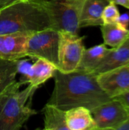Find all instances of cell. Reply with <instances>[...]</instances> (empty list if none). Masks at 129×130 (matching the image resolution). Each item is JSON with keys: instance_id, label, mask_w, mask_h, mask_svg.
Wrapping results in <instances>:
<instances>
[{"instance_id": "ba28073f", "label": "cell", "mask_w": 129, "mask_h": 130, "mask_svg": "<svg viewBox=\"0 0 129 130\" xmlns=\"http://www.w3.org/2000/svg\"><path fill=\"white\" fill-rule=\"evenodd\" d=\"M97 78L103 91L113 98L129 91V65L100 73Z\"/></svg>"}, {"instance_id": "d6986e66", "label": "cell", "mask_w": 129, "mask_h": 130, "mask_svg": "<svg viewBox=\"0 0 129 130\" xmlns=\"http://www.w3.org/2000/svg\"><path fill=\"white\" fill-rule=\"evenodd\" d=\"M33 64H31L30 60L27 59H20L17 61V73L21 75L20 78V82H23L24 84L27 83V79L30 75L31 68Z\"/></svg>"}, {"instance_id": "cb8c5ba5", "label": "cell", "mask_w": 129, "mask_h": 130, "mask_svg": "<svg viewBox=\"0 0 129 130\" xmlns=\"http://www.w3.org/2000/svg\"><path fill=\"white\" fill-rule=\"evenodd\" d=\"M20 1H22V2H30V1H32V0H20Z\"/></svg>"}, {"instance_id": "ffe728a7", "label": "cell", "mask_w": 129, "mask_h": 130, "mask_svg": "<svg viewBox=\"0 0 129 130\" xmlns=\"http://www.w3.org/2000/svg\"><path fill=\"white\" fill-rule=\"evenodd\" d=\"M119 27L123 29L128 30L129 27V12H125L122 14H119L116 22Z\"/></svg>"}, {"instance_id": "4fadbf2b", "label": "cell", "mask_w": 129, "mask_h": 130, "mask_svg": "<svg viewBox=\"0 0 129 130\" xmlns=\"http://www.w3.org/2000/svg\"><path fill=\"white\" fill-rule=\"evenodd\" d=\"M109 50V49H108L104 43L96 45L89 49H85L81 62L75 71L93 73Z\"/></svg>"}, {"instance_id": "7c38bea8", "label": "cell", "mask_w": 129, "mask_h": 130, "mask_svg": "<svg viewBox=\"0 0 129 130\" xmlns=\"http://www.w3.org/2000/svg\"><path fill=\"white\" fill-rule=\"evenodd\" d=\"M68 130H97L90 110L84 107H76L65 110Z\"/></svg>"}, {"instance_id": "603a6c76", "label": "cell", "mask_w": 129, "mask_h": 130, "mask_svg": "<svg viewBox=\"0 0 129 130\" xmlns=\"http://www.w3.org/2000/svg\"><path fill=\"white\" fill-rule=\"evenodd\" d=\"M128 110V118L127 120L121 125L118 130H129V107H126Z\"/></svg>"}, {"instance_id": "8992f818", "label": "cell", "mask_w": 129, "mask_h": 130, "mask_svg": "<svg viewBox=\"0 0 129 130\" xmlns=\"http://www.w3.org/2000/svg\"><path fill=\"white\" fill-rule=\"evenodd\" d=\"M78 34L59 31V65L57 69L62 72H71L77 69L85 50L84 39Z\"/></svg>"}, {"instance_id": "5bb4252c", "label": "cell", "mask_w": 129, "mask_h": 130, "mask_svg": "<svg viewBox=\"0 0 129 130\" xmlns=\"http://www.w3.org/2000/svg\"><path fill=\"white\" fill-rule=\"evenodd\" d=\"M56 69L57 67L52 62L46 59H36L32 66L27 83L39 88L47 80L53 77Z\"/></svg>"}, {"instance_id": "277c9868", "label": "cell", "mask_w": 129, "mask_h": 130, "mask_svg": "<svg viewBox=\"0 0 129 130\" xmlns=\"http://www.w3.org/2000/svg\"><path fill=\"white\" fill-rule=\"evenodd\" d=\"M47 11L52 28L78 34L79 18L85 0H33Z\"/></svg>"}, {"instance_id": "7a4b0ae2", "label": "cell", "mask_w": 129, "mask_h": 130, "mask_svg": "<svg viewBox=\"0 0 129 130\" xmlns=\"http://www.w3.org/2000/svg\"><path fill=\"white\" fill-rule=\"evenodd\" d=\"M52 27L46 10L37 2L16 0L0 9V35L33 33Z\"/></svg>"}, {"instance_id": "3957f363", "label": "cell", "mask_w": 129, "mask_h": 130, "mask_svg": "<svg viewBox=\"0 0 129 130\" xmlns=\"http://www.w3.org/2000/svg\"><path fill=\"white\" fill-rule=\"evenodd\" d=\"M37 87L29 85L22 91H14L5 101L0 111V130H18L37 112L30 105Z\"/></svg>"}, {"instance_id": "6da1fadb", "label": "cell", "mask_w": 129, "mask_h": 130, "mask_svg": "<svg viewBox=\"0 0 129 130\" xmlns=\"http://www.w3.org/2000/svg\"><path fill=\"white\" fill-rule=\"evenodd\" d=\"M55 86L47 104L63 110L84 107L90 111L112 99L100 88L97 75L80 71L62 72L56 69Z\"/></svg>"}, {"instance_id": "e0dca14e", "label": "cell", "mask_w": 129, "mask_h": 130, "mask_svg": "<svg viewBox=\"0 0 129 130\" xmlns=\"http://www.w3.org/2000/svg\"><path fill=\"white\" fill-rule=\"evenodd\" d=\"M17 60H5L0 59V94L12 84L17 74Z\"/></svg>"}, {"instance_id": "44dd1931", "label": "cell", "mask_w": 129, "mask_h": 130, "mask_svg": "<svg viewBox=\"0 0 129 130\" xmlns=\"http://www.w3.org/2000/svg\"><path fill=\"white\" fill-rule=\"evenodd\" d=\"M113 98L119 101L125 107H129V91H127Z\"/></svg>"}, {"instance_id": "52a82bcc", "label": "cell", "mask_w": 129, "mask_h": 130, "mask_svg": "<svg viewBox=\"0 0 129 130\" xmlns=\"http://www.w3.org/2000/svg\"><path fill=\"white\" fill-rule=\"evenodd\" d=\"M90 112L97 130H118L128 118L127 108L116 98L99 105Z\"/></svg>"}, {"instance_id": "5b68a950", "label": "cell", "mask_w": 129, "mask_h": 130, "mask_svg": "<svg viewBox=\"0 0 129 130\" xmlns=\"http://www.w3.org/2000/svg\"><path fill=\"white\" fill-rule=\"evenodd\" d=\"M59 31L49 27L30 34L26 43L27 56L46 59L57 68L59 65Z\"/></svg>"}, {"instance_id": "2e32d148", "label": "cell", "mask_w": 129, "mask_h": 130, "mask_svg": "<svg viewBox=\"0 0 129 130\" xmlns=\"http://www.w3.org/2000/svg\"><path fill=\"white\" fill-rule=\"evenodd\" d=\"M103 43L116 48L122 44L127 39L129 30H125L119 27L116 23L103 24L100 26Z\"/></svg>"}, {"instance_id": "8fae6325", "label": "cell", "mask_w": 129, "mask_h": 130, "mask_svg": "<svg viewBox=\"0 0 129 130\" xmlns=\"http://www.w3.org/2000/svg\"><path fill=\"white\" fill-rule=\"evenodd\" d=\"M108 3L107 0H85L80 14L79 27L103 25L102 14Z\"/></svg>"}, {"instance_id": "7402d4cb", "label": "cell", "mask_w": 129, "mask_h": 130, "mask_svg": "<svg viewBox=\"0 0 129 130\" xmlns=\"http://www.w3.org/2000/svg\"><path fill=\"white\" fill-rule=\"evenodd\" d=\"M109 2H113L116 5H121L129 10V0H107Z\"/></svg>"}, {"instance_id": "ac0fdd59", "label": "cell", "mask_w": 129, "mask_h": 130, "mask_svg": "<svg viewBox=\"0 0 129 130\" xmlns=\"http://www.w3.org/2000/svg\"><path fill=\"white\" fill-rule=\"evenodd\" d=\"M120 13L117 5L113 2H109L104 8L102 14V20L103 24L116 23Z\"/></svg>"}, {"instance_id": "9c48e42d", "label": "cell", "mask_w": 129, "mask_h": 130, "mask_svg": "<svg viewBox=\"0 0 129 130\" xmlns=\"http://www.w3.org/2000/svg\"><path fill=\"white\" fill-rule=\"evenodd\" d=\"M30 34L29 33L1 34L0 59L18 60L26 57V43Z\"/></svg>"}, {"instance_id": "9a60e30c", "label": "cell", "mask_w": 129, "mask_h": 130, "mask_svg": "<svg viewBox=\"0 0 129 130\" xmlns=\"http://www.w3.org/2000/svg\"><path fill=\"white\" fill-rule=\"evenodd\" d=\"M44 129L68 130L66 125L65 110L54 105L46 104L43 109Z\"/></svg>"}, {"instance_id": "30bf717a", "label": "cell", "mask_w": 129, "mask_h": 130, "mask_svg": "<svg viewBox=\"0 0 129 130\" xmlns=\"http://www.w3.org/2000/svg\"><path fill=\"white\" fill-rule=\"evenodd\" d=\"M129 65V34L125 41L119 46L109 49L100 65L93 73L96 75Z\"/></svg>"}]
</instances>
